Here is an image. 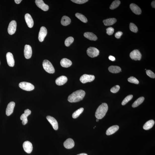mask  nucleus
Segmentation results:
<instances>
[{
    "label": "nucleus",
    "mask_w": 155,
    "mask_h": 155,
    "mask_svg": "<svg viewBox=\"0 0 155 155\" xmlns=\"http://www.w3.org/2000/svg\"><path fill=\"white\" fill-rule=\"evenodd\" d=\"M85 95V91L82 90L76 91L69 96L68 100L71 103L79 102L83 100Z\"/></svg>",
    "instance_id": "f257e3e1"
},
{
    "label": "nucleus",
    "mask_w": 155,
    "mask_h": 155,
    "mask_svg": "<svg viewBox=\"0 0 155 155\" xmlns=\"http://www.w3.org/2000/svg\"><path fill=\"white\" fill-rule=\"evenodd\" d=\"M108 109L107 104L105 103H102L99 106L96 110L95 116L99 119H101L105 116Z\"/></svg>",
    "instance_id": "f03ea898"
},
{
    "label": "nucleus",
    "mask_w": 155,
    "mask_h": 155,
    "mask_svg": "<svg viewBox=\"0 0 155 155\" xmlns=\"http://www.w3.org/2000/svg\"><path fill=\"white\" fill-rule=\"evenodd\" d=\"M43 66L45 70L50 74H53L55 70L53 65L48 60H44L43 62Z\"/></svg>",
    "instance_id": "7ed1b4c3"
},
{
    "label": "nucleus",
    "mask_w": 155,
    "mask_h": 155,
    "mask_svg": "<svg viewBox=\"0 0 155 155\" xmlns=\"http://www.w3.org/2000/svg\"><path fill=\"white\" fill-rule=\"evenodd\" d=\"M19 86L20 88L26 91H32L35 88L34 86L32 84L27 82H21L19 84Z\"/></svg>",
    "instance_id": "20e7f679"
},
{
    "label": "nucleus",
    "mask_w": 155,
    "mask_h": 155,
    "mask_svg": "<svg viewBox=\"0 0 155 155\" xmlns=\"http://www.w3.org/2000/svg\"><path fill=\"white\" fill-rule=\"evenodd\" d=\"M100 51L96 48L90 47L88 49L87 53L90 57L93 58L96 57L99 54Z\"/></svg>",
    "instance_id": "39448f33"
},
{
    "label": "nucleus",
    "mask_w": 155,
    "mask_h": 155,
    "mask_svg": "<svg viewBox=\"0 0 155 155\" xmlns=\"http://www.w3.org/2000/svg\"><path fill=\"white\" fill-rule=\"evenodd\" d=\"M95 79V76L94 75L84 74L81 76L80 80L82 83H85L93 81Z\"/></svg>",
    "instance_id": "423d86ee"
},
{
    "label": "nucleus",
    "mask_w": 155,
    "mask_h": 155,
    "mask_svg": "<svg viewBox=\"0 0 155 155\" xmlns=\"http://www.w3.org/2000/svg\"><path fill=\"white\" fill-rule=\"evenodd\" d=\"M130 57L132 59L135 60H140L141 58L142 55L139 50H135L130 53Z\"/></svg>",
    "instance_id": "0eeeda50"
},
{
    "label": "nucleus",
    "mask_w": 155,
    "mask_h": 155,
    "mask_svg": "<svg viewBox=\"0 0 155 155\" xmlns=\"http://www.w3.org/2000/svg\"><path fill=\"white\" fill-rule=\"evenodd\" d=\"M16 26V22L15 20H12L10 22L7 29V31L9 34L12 35L15 32Z\"/></svg>",
    "instance_id": "6e6552de"
},
{
    "label": "nucleus",
    "mask_w": 155,
    "mask_h": 155,
    "mask_svg": "<svg viewBox=\"0 0 155 155\" xmlns=\"http://www.w3.org/2000/svg\"><path fill=\"white\" fill-rule=\"evenodd\" d=\"M47 34V31L46 28L44 27H41L38 36L39 40L40 42H42L44 41Z\"/></svg>",
    "instance_id": "1a4fd4ad"
},
{
    "label": "nucleus",
    "mask_w": 155,
    "mask_h": 155,
    "mask_svg": "<svg viewBox=\"0 0 155 155\" xmlns=\"http://www.w3.org/2000/svg\"><path fill=\"white\" fill-rule=\"evenodd\" d=\"M24 53L26 59H29L31 57L32 55V50L31 47L29 45H25L24 48Z\"/></svg>",
    "instance_id": "9d476101"
},
{
    "label": "nucleus",
    "mask_w": 155,
    "mask_h": 155,
    "mask_svg": "<svg viewBox=\"0 0 155 155\" xmlns=\"http://www.w3.org/2000/svg\"><path fill=\"white\" fill-rule=\"evenodd\" d=\"M23 147L24 150L28 154H30L32 152L33 145L29 141L24 142L23 145Z\"/></svg>",
    "instance_id": "9b49d317"
},
{
    "label": "nucleus",
    "mask_w": 155,
    "mask_h": 155,
    "mask_svg": "<svg viewBox=\"0 0 155 155\" xmlns=\"http://www.w3.org/2000/svg\"><path fill=\"white\" fill-rule=\"evenodd\" d=\"M35 2L37 6L43 10L47 11L49 8L48 5L46 4L42 0H36Z\"/></svg>",
    "instance_id": "f8f14e48"
},
{
    "label": "nucleus",
    "mask_w": 155,
    "mask_h": 155,
    "mask_svg": "<svg viewBox=\"0 0 155 155\" xmlns=\"http://www.w3.org/2000/svg\"><path fill=\"white\" fill-rule=\"evenodd\" d=\"M48 121L51 124L54 129L57 130L58 129V125L57 121L56 119L53 117L48 116L46 117Z\"/></svg>",
    "instance_id": "ddd939ff"
},
{
    "label": "nucleus",
    "mask_w": 155,
    "mask_h": 155,
    "mask_svg": "<svg viewBox=\"0 0 155 155\" xmlns=\"http://www.w3.org/2000/svg\"><path fill=\"white\" fill-rule=\"evenodd\" d=\"M7 64L10 67H13L14 65V60L13 56L10 52H8L6 55Z\"/></svg>",
    "instance_id": "4468645a"
},
{
    "label": "nucleus",
    "mask_w": 155,
    "mask_h": 155,
    "mask_svg": "<svg viewBox=\"0 0 155 155\" xmlns=\"http://www.w3.org/2000/svg\"><path fill=\"white\" fill-rule=\"evenodd\" d=\"M130 8L134 13L137 15H140L141 14L142 11L140 7L134 3H131L130 5Z\"/></svg>",
    "instance_id": "2eb2a0df"
},
{
    "label": "nucleus",
    "mask_w": 155,
    "mask_h": 155,
    "mask_svg": "<svg viewBox=\"0 0 155 155\" xmlns=\"http://www.w3.org/2000/svg\"><path fill=\"white\" fill-rule=\"evenodd\" d=\"M15 106L14 102H11L7 105L6 110V115L8 116L13 113Z\"/></svg>",
    "instance_id": "dca6fc26"
},
{
    "label": "nucleus",
    "mask_w": 155,
    "mask_h": 155,
    "mask_svg": "<svg viewBox=\"0 0 155 155\" xmlns=\"http://www.w3.org/2000/svg\"><path fill=\"white\" fill-rule=\"evenodd\" d=\"M74 145L75 144L73 140L71 138L67 139L63 143V145L65 148L67 149H71L73 148L74 146Z\"/></svg>",
    "instance_id": "f3484780"
},
{
    "label": "nucleus",
    "mask_w": 155,
    "mask_h": 155,
    "mask_svg": "<svg viewBox=\"0 0 155 155\" xmlns=\"http://www.w3.org/2000/svg\"><path fill=\"white\" fill-rule=\"evenodd\" d=\"M67 81L68 78L66 76H60L56 80L55 83L58 85H62L66 83Z\"/></svg>",
    "instance_id": "a211bd4d"
},
{
    "label": "nucleus",
    "mask_w": 155,
    "mask_h": 155,
    "mask_svg": "<svg viewBox=\"0 0 155 155\" xmlns=\"http://www.w3.org/2000/svg\"><path fill=\"white\" fill-rule=\"evenodd\" d=\"M25 19L28 27L30 28H32L34 25V22L31 15L26 14L25 15Z\"/></svg>",
    "instance_id": "6ab92c4d"
},
{
    "label": "nucleus",
    "mask_w": 155,
    "mask_h": 155,
    "mask_svg": "<svg viewBox=\"0 0 155 155\" xmlns=\"http://www.w3.org/2000/svg\"><path fill=\"white\" fill-rule=\"evenodd\" d=\"M119 128V126L117 125L112 126L108 128L106 131V134L107 135H112L117 132Z\"/></svg>",
    "instance_id": "aec40b11"
},
{
    "label": "nucleus",
    "mask_w": 155,
    "mask_h": 155,
    "mask_svg": "<svg viewBox=\"0 0 155 155\" xmlns=\"http://www.w3.org/2000/svg\"><path fill=\"white\" fill-rule=\"evenodd\" d=\"M72 63L70 60L67 58H63L60 61L61 66L64 68H68L72 65Z\"/></svg>",
    "instance_id": "412c9836"
},
{
    "label": "nucleus",
    "mask_w": 155,
    "mask_h": 155,
    "mask_svg": "<svg viewBox=\"0 0 155 155\" xmlns=\"http://www.w3.org/2000/svg\"><path fill=\"white\" fill-rule=\"evenodd\" d=\"M84 36L86 38L91 40L95 41L98 39V38L96 35L92 33L86 32L84 34Z\"/></svg>",
    "instance_id": "4be33fe9"
},
{
    "label": "nucleus",
    "mask_w": 155,
    "mask_h": 155,
    "mask_svg": "<svg viewBox=\"0 0 155 155\" xmlns=\"http://www.w3.org/2000/svg\"><path fill=\"white\" fill-rule=\"evenodd\" d=\"M117 21L116 19L114 18H109L104 20L103 22L104 25L109 26L113 25Z\"/></svg>",
    "instance_id": "5701e85b"
},
{
    "label": "nucleus",
    "mask_w": 155,
    "mask_h": 155,
    "mask_svg": "<svg viewBox=\"0 0 155 155\" xmlns=\"http://www.w3.org/2000/svg\"><path fill=\"white\" fill-rule=\"evenodd\" d=\"M108 70L110 72L113 73H117L121 71L120 67L117 66H112L108 68Z\"/></svg>",
    "instance_id": "b1692460"
},
{
    "label": "nucleus",
    "mask_w": 155,
    "mask_h": 155,
    "mask_svg": "<svg viewBox=\"0 0 155 155\" xmlns=\"http://www.w3.org/2000/svg\"><path fill=\"white\" fill-rule=\"evenodd\" d=\"M154 124L155 121L154 120H149L145 123L143 126V128L145 130L150 129L154 126Z\"/></svg>",
    "instance_id": "393cba45"
},
{
    "label": "nucleus",
    "mask_w": 155,
    "mask_h": 155,
    "mask_svg": "<svg viewBox=\"0 0 155 155\" xmlns=\"http://www.w3.org/2000/svg\"><path fill=\"white\" fill-rule=\"evenodd\" d=\"M71 22V20L67 16H64L61 18V23L63 26H66L69 25Z\"/></svg>",
    "instance_id": "a878e982"
},
{
    "label": "nucleus",
    "mask_w": 155,
    "mask_h": 155,
    "mask_svg": "<svg viewBox=\"0 0 155 155\" xmlns=\"http://www.w3.org/2000/svg\"><path fill=\"white\" fill-rule=\"evenodd\" d=\"M144 100L145 98L144 97H141L140 98H138L132 104V107L134 108L138 107V106L143 103Z\"/></svg>",
    "instance_id": "bb28decb"
},
{
    "label": "nucleus",
    "mask_w": 155,
    "mask_h": 155,
    "mask_svg": "<svg viewBox=\"0 0 155 155\" xmlns=\"http://www.w3.org/2000/svg\"><path fill=\"white\" fill-rule=\"evenodd\" d=\"M84 110V108L81 107L75 111L72 115L73 118L74 119L77 118L81 113H83Z\"/></svg>",
    "instance_id": "cd10ccee"
},
{
    "label": "nucleus",
    "mask_w": 155,
    "mask_h": 155,
    "mask_svg": "<svg viewBox=\"0 0 155 155\" xmlns=\"http://www.w3.org/2000/svg\"><path fill=\"white\" fill-rule=\"evenodd\" d=\"M75 16L78 19L84 23H87L88 21L87 18L83 14L77 13L75 14Z\"/></svg>",
    "instance_id": "c85d7f7f"
},
{
    "label": "nucleus",
    "mask_w": 155,
    "mask_h": 155,
    "mask_svg": "<svg viewBox=\"0 0 155 155\" xmlns=\"http://www.w3.org/2000/svg\"><path fill=\"white\" fill-rule=\"evenodd\" d=\"M120 1L118 0L114 1L110 6V9L111 10H113L119 6L120 4Z\"/></svg>",
    "instance_id": "c756f323"
},
{
    "label": "nucleus",
    "mask_w": 155,
    "mask_h": 155,
    "mask_svg": "<svg viewBox=\"0 0 155 155\" xmlns=\"http://www.w3.org/2000/svg\"><path fill=\"white\" fill-rule=\"evenodd\" d=\"M74 39L72 37H70L67 38L65 42V46L67 47L69 46L73 42Z\"/></svg>",
    "instance_id": "7c9ffc66"
},
{
    "label": "nucleus",
    "mask_w": 155,
    "mask_h": 155,
    "mask_svg": "<svg viewBox=\"0 0 155 155\" xmlns=\"http://www.w3.org/2000/svg\"><path fill=\"white\" fill-rule=\"evenodd\" d=\"M133 96L132 95H129L127 96L122 102V104L123 105H124L130 101L133 98Z\"/></svg>",
    "instance_id": "2f4dec72"
},
{
    "label": "nucleus",
    "mask_w": 155,
    "mask_h": 155,
    "mask_svg": "<svg viewBox=\"0 0 155 155\" xmlns=\"http://www.w3.org/2000/svg\"><path fill=\"white\" fill-rule=\"evenodd\" d=\"M27 116L25 113L22 114L20 117V119L22 121V124L25 125L27 124L28 122Z\"/></svg>",
    "instance_id": "473e14b6"
},
{
    "label": "nucleus",
    "mask_w": 155,
    "mask_h": 155,
    "mask_svg": "<svg viewBox=\"0 0 155 155\" xmlns=\"http://www.w3.org/2000/svg\"><path fill=\"white\" fill-rule=\"evenodd\" d=\"M130 29L131 31L135 33H137L138 31L137 26L132 23H131L130 24Z\"/></svg>",
    "instance_id": "72a5a7b5"
},
{
    "label": "nucleus",
    "mask_w": 155,
    "mask_h": 155,
    "mask_svg": "<svg viewBox=\"0 0 155 155\" xmlns=\"http://www.w3.org/2000/svg\"><path fill=\"white\" fill-rule=\"evenodd\" d=\"M128 81L130 83L136 84H138L139 83V81L138 80L133 76H131L128 79Z\"/></svg>",
    "instance_id": "f704fd0d"
},
{
    "label": "nucleus",
    "mask_w": 155,
    "mask_h": 155,
    "mask_svg": "<svg viewBox=\"0 0 155 155\" xmlns=\"http://www.w3.org/2000/svg\"><path fill=\"white\" fill-rule=\"evenodd\" d=\"M120 87L118 85H117L113 87L111 89V92L113 93H116L118 92L120 89Z\"/></svg>",
    "instance_id": "c9c22d12"
},
{
    "label": "nucleus",
    "mask_w": 155,
    "mask_h": 155,
    "mask_svg": "<svg viewBox=\"0 0 155 155\" xmlns=\"http://www.w3.org/2000/svg\"><path fill=\"white\" fill-rule=\"evenodd\" d=\"M106 33L109 35H112L114 32V29L112 27H109L106 29Z\"/></svg>",
    "instance_id": "e433bc0d"
},
{
    "label": "nucleus",
    "mask_w": 155,
    "mask_h": 155,
    "mask_svg": "<svg viewBox=\"0 0 155 155\" xmlns=\"http://www.w3.org/2000/svg\"><path fill=\"white\" fill-rule=\"evenodd\" d=\"M146 74L147 75L152 78H155V74L152 71L150 70H146Z\"/></svg>",
    "instance_id": "4c0bfd02"
},
{
    "label": "nucleus",
    "mask_w": 155,
    "mask_h": 155,
    "mask_svg": "<svg viewBox=\"0 0 155 155\" xmlns=\"http://www.w3.org/2000/svg\"><path fill=\"white\" fill-rule=\"evenodd\" d=\"M71 1L73 2L79 4L85 3L88 1V0H72Z\"/></svg>",
    "instance_id": "58836bf2"
},
{
    "label": "nucleus",
    "mask_w": 155,
    "mask_h": 155,
    "mask_svg": "<svg viewBox=\"0 0 155 155\" xmlns=\"http://www.w3.org/2000/svg\"><path fill=\"white\" fill-rule=\"evenodd\" d=\"M123 34V33L122 32L119 31L115 33V36L117 39H119L120 38L121 36Z\"/></svg>",
    "instance_id": "ea45409f"
},
{
    "label": "nucleus",
    "mask_w": 155,
    "mask_h": 155,
    "mask_svg": "<svg viewBox=\"0 0 155 155\" xmlns=\"http://www.w3.org/2000/svg\"><path fill=\"white\" fill-rule=\"evenodd\" d=\"M31 111L29 109H27L25 110L24 111V113L27 116H28L29 115L31 114Z\"/></svg>",
    "instance_id": "a19ab883"
},
{
    "label": "nucleus",
    "mask_w": 155,
    "mask_h": 155,
    "mask_svg": "<svg viewBox=\"0 0 155 155\" xmlns=\"http://www.w3.org/2000/svg\"><path fill=\"white\" fill-rule=\"evenodd\" d=\"M109 59L110 60L114 61L115 60V58L113 56L110 55L109 57Z\"/></svg>",
    "instance_id": "79ce46f5"
},
{
    "label": "nucleus",
    "mask_w": 155,
    "mask_h": 155,
    "mask_svg": "<svg viewBox=\"0 0 155 155\" xmlns=\"http://www.w3.org/2000/svg\"><path fill=\"white\" fill-rule=\"evenodd\" d=\"M155 0L153 1L152 3H151V5L153 8H155Z\"/></svg>",
    "instance_id": "37998d69"
},
{
    "label": "nucleus",
    "mask_w": 155,
    "mask_h": 155,
    "mask_svg": "<svg viewBox=\"0 0 155 155\" xmlns=\"http://www.w3.org/2000/svg\"><path fill=\"white\" fill-rule=\"evenodd\" d=\"M22 1V0H15L14 1L16 4H19Z\"/></svg>",
    "instance_id": "c03bdc74"
},
{
    "label": "nucleus",
    "mask_w": 155,
    "mask_h": 155,
    "mask_svg": "<svg viewBox=\"0 0 155 155\" xmlns=\"http://www.w3.org/2000/svg\"><path fill=\"white\" fill-rule=\"evenodd\" d=\"M77 155H88L87 154L85 153H83V154H80Z\"/></svg>",
    "instance_id": "a18cd8bd"
},
{
    "label": "nucleus",
    "mask_w": 155,
    "mask_h": 155,
    "mask_svg": "<svg viewBox=\"0 0 155 155\" xmlns=\"http://www.w3.org/2000/svg\"><path fill=\"white\" fill-rule=\"evenodd\" d=\"M99 121V119H97H97H96V121H97V122H98V121Z\"/></svg>",
    "instance_id": "49530a36"
}]
</instances>
